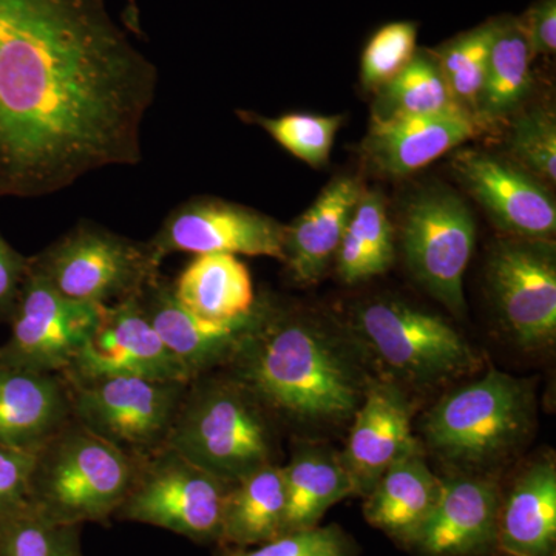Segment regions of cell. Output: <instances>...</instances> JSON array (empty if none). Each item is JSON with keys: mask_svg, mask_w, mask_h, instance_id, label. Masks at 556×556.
I'll return each mask as SVG.
<instances>
[{"mask_svg": "<svg viewBox=\"0 0 556 556\" xmlns=\"http://www.w3.org/2000/svg\"><path fill=\"white\" fill-rule=\"evenodd\" d=\"M156 84L105 0H0V197L138 164Z\"/></svg>", "mask_w": 556, "mask_h": 556, "instance_id": "obj_1", "label": "cell"}, {"mask_svg": "<svg viewBox=\"0 0 556 556\" xmlns=\"http://www.w3.org/2000/svg\"><path fill=\"white\" fill-rule=\"evenodd\" d=\"M350 325L270 300L260 327L222 368L294 441H324L350 428L376 375Z\"/></svg>", "mask_w": 556, "mask_h": 556, "instance_id": "obj_2", "label": "cell"}, {"mask_svg": "<svg viewBox=\"0 0 556 556\" xmlns=\"http://www.w3.org/2000/svg\"><path fill=\"white\" fill-rule=\"evenodd\" d=\"M536 420L535 382L490 368L439 399L417 439L450 471L495 475L525 452Z\"/></svg>", "mask_w": 556, "mask_h": 556, "instance_id": "obj_3", "label": "cell"}, {"mask_svg": "<svg viewBox=\"0 0 556 556\" xmlns=\"http://www.w3.org/2000/svg\"><path fill=\"white\" fill-rule=\"evenodd\" d=\"M280 434L257 399L218 369L190 380L164 447L233 484L278 464Z\"/></svg>", "mask_w": 556, "mask_h": 556, "instance_id": "obj_4", "label": "cell"}, {"mask_svg": "<svg viewBox=\"0 0 556 556\" xmlns=\"http://www.w3.org/2000/svg\"><path fill=\"white\" fill-rule=\"evenodd\" d=\"M139 457L72 419L36 453L28 503L61 525H108L134 484Z\"/></svg>", "mask_w": 556, "mask_h": 556, "instance_id": "obj_5", "label": "cell"}, {"mask_svg": "<svg viewBox=\"0 0 556 556\" xmlns=\"http://www.w3.org/2000/svg\"><path fill=\"white\" fill-rule=\"evenodd\" d=\"M351 331L380 376L399 387L438 390L471 378L482 357L444 317L404 300L372 299L354 309Z\"/></svg>", "mask_w": 556, "mask_h": 556, "instance_id": "obj_6", "label": "cell"}, {"mask_svg": "<svg viewBox=\"0 0 556 556\" xmlns=\"http://www.w3.org/2000/svg\"><path fill=\"white\" fill-rule=\"evenodd\" d=\"M30 266L64 298L105 306L141 294L160 276L161 263L148 241L79 222L30 257Z\"/></svg>", "mask_w": 556, "mask_h": 556, "instance_id": "obj_7", "label": "cell"}, {"mask_svg": "<svg viewBox=\"0 0 556 556\" xmlns=\"http://www.w3.org/2000/svg\"><path fill=\"white\" fill-rule=\"evenodd\" d=\"M228 482L169 447L139 457L134 484L115 519L160 527L197 544H215Z\"/></svg>", "mask_w": 556, "mask_h": 556, "instance_id": "obj_8", "label": "cell"}, {"mask_svg": "<svg viewBox=\"0 0 556 556\" xmlns=\"http://www.w3.org/2000/svg\"><path fill=\"white\" fill-rule=\"evenodd\" d=\"M409 273L456 316L466 311L464 276L477 241L470 208L447 188H428L409 200L402 223Z\"/></svg>", "mask_w": 556, "mask_h": 556, "instance_id": "obj_9", "label": "cell"}, {"mask_svg": "<svg viewBox=\"0 0 556 556\" xmlns=\"http://www.w3.org/2000/svg\"><path fill=\"white\" fill-rule=\"evenodd\" d=\"M67 383L73 419L97 437L137 456L150 455L166 445L189 386L144 378L67 380Z\"/></svg>", "mask_w": 556, "mask_h": 556, "instance_id": "obj_10", "label": "cell"}, {"mask_svg": "<svg viewBox=\"0 0 556 556\" xmlns=\"http://www.w3.org/2000/svg\"><path fill=\"white\" fill-rule=\"evenodd\" d=\"M490 299L508 338L536 353L556 339V257L551 240L506 237L486 263Z\"/></svg>", "mask_w": 556, "mask_h": 556, "instance_id": "obj_11", "label": "cell"}, {"mask_svg": "<svg viewBox=\"0 0 556 556\" xmlns=\"http://www.w3.org/2000/svg\"><path fill=\"white\" fill-rule=\"evenodd\" d=\"M101 306L64 298L28 269L10 338L0 345V365L64 375L100 320Z\"/></svg>", "mask_w": 556, "mask_h": 556, "instance_id": "obj_12", "label": "cell"}, {"mask_svg": "<svg viewBox=\"0 0 556 556\" xmlns=\"http://www.w3.org/2000/svg\"><path fill=\"white\" fill-rule=\"evenodd\" d=\"M287 226L254 208L197 197L178 204L148 241L160 263L172 254H230L283 262Z\"/></svg>", "mask_w": 556, "mask_h": 556, "instance_id": "obj_13", "label": "cell"}, {"mask_svg": "<svg viewBox=\"0 0 556 556\" xmlns=\"http://www.w3.org/2000/svg\"><path fill=\"white\" fill-rule=\"evenodd\" d=\"M62 376L70 382L108 378L192 380L150 324L138 295L101 306L97 328Z\"/></svg>", "mask_w": 556, "mask_h": 556, "instance_id": "obj_14", "label": "cell"}, {"mask_svg": "<svg viewBox=\"0 0 556 556\" xmlns=\"http://www.w3.org/2000/svg\"><path fill=\"white\" fill-rule=\"evenodd\" d=\"M138 300L164 345L192 380L225 368L244 340L260 327L270 302L258 299L251 313L232 320H206L189 313L178 302L174 285L161 274L146 285Z\"/></svg>", "mask_w": 556, "mask_h": 556, "instance_id": "obj_15", "label": "cell"}, {"mask_svg": "<svg viewBox=\"0 0 556 556\" xmlns=\"http://www.w3.org/2000/svg\"><path fill=\"white\" fill-rule=\"evenodd\" d=\"M453 169L507 237L551 240L555 236L554 197L517 163L467 150L456 155Z\"/></svg>", "mask_w": 556, "mask_h": 556, "instance_id": "obj_16", "label": "cell"}, {"mask_svg": "<svg viewBox=\"0 0 556 556\" xmlns=\"http://www.w3.org/2000/svg\"><path fill=\"white\" fill-rule=\"evenodd\" d=\"M441 481L437 507L405 548L416 556H489L503 495L495 475L450 471Z\"/></svg>", "mask_w": 556, "mask_h": 556, "instance_id": "obj_17", "label": "cell"}, {"mask_svg": "<svg viewBox=\"0 0 556 556\" xmlns=\"http://www.w3.org/2000/svg\"><path fill=\"white\" fill-rule=\"evenodd\" d=\"M419 448L422 445L413 428L407 390L376 376L348 428L345 448L340 452L354 495L367 496L388 468Z\"/></svg>", "mask_w": 556, "mask_h": 556, "instance_id": "obj_18", "label": "cell"}, {"mask_svg": "<svg viewBox=\"0 0 556 556\" xmlns=\"http://www.w3.org/2000/svg\"><path fill=\"white\" fill-rule=\"evenodd\" d=\"M489 556H556L554 453L530 459L503 490Z\"/></svg>", "mask_w": 556, "mask_h": 556, "instance_id": "obj_19", "label": "cell"}, {"mask_svg": "<svg viewBox=\"0 0 556 556\" xmlns=\"http://www.w3.org/2000/svg\"><path fill=\"white\" fill-rule=\"evenodd\" d=\"M475 123L477 118L464 110L372 118L365 139V155L380 174L407 177L473 137Z\"/></svg>", "mask_w": 556, "mask_h": 556, "instance_id": "obj_20", "label": "cell"}, {"mask_svg": "<svg viewBox=\"0 0 556 556\" xmlns=\"http://www.w3.org/2000/svg\"><path fill=\"white\" fill-rule=\"evenodd\" d=\"M72 419L64 376L0 365V444L39 450Z\"/></svg>", "mask_w": 556, "mask_h": 556, "instance_id": "obj_21", "label": "cell"}, {"mask_svg": "<svg viewBox=\"0 0 556 556\" xmlns=\"http://www.w3.org/2000/svg\"><path fill=\"white\" fill-rule=\"evenodd\" d=\"M364 190L356 178H336L316 203L285 229L283 263L302 287L317 283L334 262L348 222Z\"/></svg>", "mask_w": 556, "mask_h": 556, "instance_id": "obj_22", "label": "cell"}, {"mask_svg": "<svg viewBox=\"0 0 556 556\" xmlns=\"http://www.w3.org/2000/svg\"><path fill=\"white\" fill-rule=\"evenodd\" d=\"M442 481L428 467L424 448L393 464L365 496L364 517L402 547L437 507Z\"/></svg>", "mask_w": 556, "mask_h": 556, "instance_id": "obj_23", "label": "cell"}, {"mask_svg": "<svg viewBox=\"0 0 556 556\" xmlns=\"http://www.w3.org/2000/svg\"><path fill=\"white\" fill-rule=\"evenodd\" d=\"M283 473L287 486L283 533L318 526L334 504L356 496L340 452L329 447L328 442L295 441Z\"/></svg>", "mask_w": 556, "mask_h": 556, "instance_id": "obj_24", "label": "cell"}, {"mask_svg": "<svg viewBox=\"0 0 556 556\" xmlns=\"http://www.w3.org/2000/svg\"><path fill=\"white\" fill-rule=\"evenodd\" d=\"M172 285L178 302L206 320H232L257 305L251 273L237 255H195Z\"/></svg>", "mask_w": 556, "mask_h": 556, "instance_id": "obj_25", "label": "cell"}, {"mask_svg": "<svg viewBox=\"0 0 556 556\" xmlns=\"http://www.w3.org/2000/svg\"><path fill=\"white\" fill-rule=\"evenodd\" d=\"M285 511L283 466L260 468L229 486L217 546L254 547L268 543L283 533Z\"/></svg>", "mask_w": 556, "mask_h": 556, "instance_id": "obj_26", "label": "cell"}, {"mask_svg": "<svg viewBox=\"0 0 556 556\" xmlns=\"http://www.w3.org/2000/svg\"><path fill=\"white\" fill-rule=\"evenodd\" d=\"M396 258L394 230L379 190H364L340 241L336 273L350 287L382 276Z\"/></svg>", "mask_w": 556, "mask_h": 556, "instance_id": "obj_27", "label": "cell"}, {"mask_svg": "<svg viewBox=\"0 0 556 556\" xmlns=\"http://www.w3.org/2000/svg\"><path fill=\"white\" fill-rule=\"evenodd\" d=\"M532 51L519 20L501 17L486 64L484 86L477 104L478 116L506 118L521 104L530 89Z\"/></svg>", "mask_w": 556, "mask_h": 556, "instance_id": "obj_28", "label": "cell"}, {"mask_svg": "<svg viewBox=\"0 0 556 556\" xmlns=\"http://www.w3.org/2000/svg\"><path fill=\"white\" fill-rule=\"evenodd\" d=\"M378 90L372 118L433 115L463 110L453 100L437 58L430 51H417L407 67Z\"/></svg>", "mask_w": 556, "mask_h": 556, "instance_id": "obj_29", "label": "cell"}, {"mask_svg": "<svg viewBox=\"0 0 556 556\" xmlns=\"http://www.w3.org/2000/svg\"><path fill=\"white\" fill-rule=\"evenodd\" d=\"M497 27L500 20L485 22L448 40L433 53L453 100L473 118Z\"/></svg>", "mask_w": 556, "mask_h": 556, "instance_id": "obj_30", "label": "cell"}, {"mask_svg": "<svg viewBox=\"0 0 556 556\" xmlns=\"http://www.w3.org/2000/svg\"><path fill=\"white\" fill-rule=\"evenodd\" d=\"M80 526L61 525L30 503L0 515V556H84Z\"/></svg>", "mask_w": 556, "mask_h": 556, "instance_id": "obj_31", "label": "cell"}, {"mask_svg": "<svg viewBox=\"0 0 556 556\" xmlns=\"http://www.w3.org/2000/svg\"><path fill=\"white\" fill-rule=\"evenodd\" d=\"M248 118L268 131L269 137L295 159L305 161L313 167H321L327 163L336 134L342 126L340 116L306 113H289L277 118L248 115Z\"/></svg>", "mask_w": 556, "mask_h": 556, "instance_id": "obj_32", "label": "cell"}, {"mask_svg": "<svg viewBox=\"0 0 556 556\" xmlns=\"http://www.w3.org/2000/svg\"><path fill=\"white\" fill-rule=\"evenodd\" d=\"M514 163L540 181H556V119L546 109H532L522 113L508 139Z\"/></svg>", "mask_w": 556, "mask_h": 556, "instance_id": "obj_33", "label": "cell"}, {"mask_svg": "<svg viewBox=\"0 0 556 556\" xmlns=\"http://www.w3.org/2000/svg\"><path fill=\"white\" fill-rule=\"evenodd\" d=\"M415 22H391L379 28L362 53V83L368 89H380L396 78L417 53Z\"/></svg>", "mask_w": 556, "mask_h": 556, "instance_id": "obj_34", "label": "cell"}, {"mask_svg": "<svg viewBox=\"0 0 556 556\" xmlns=\"http://www.w3.org/2000/svg\"><path fill=\"white\" fill-rule=\"evenodd\" d=\"M217 556H357L358 547L342 527L316 526L281 533L254 547L217 546Z\"/></svg>", "mask_w": 556, "mask_h": 556, "instance_id": "obj_35", "label": "cell"}, {"mask_svg": "<svg viewBox=\"0 0 556 556\" xmlns=\"http://www.w3.org/2000/svg\"><path fill=\"white\" fill-rule=\"evenodd\" d=\"M38 450L0 444V515L28 503L33 466Z\"/></svg>", "mask_w": 556, "mask_h": 556, "instance_id": "obj_36", "label": "cell"}, {"mask_svg": "<svg viewBox=\"0 0 556 556\" xmlns=\"http://www.w3.org/2000/svg\"><path fill=\"white\" fill-rule=\"evenodd\" d=\"M30 269V257L16 251L0 232V321L9 324Z\"/></svg>", "mask_w": 556, "mask_h": 556, "instance_id": "obj_37", "label": "cell"}, {"mask_svg": "<svg viewBox=\"0 0 556 556\" xmlns=\"http://www.w3.org/2000/svg\"><path fill=\"white\" fill-rule=\"evenodd\" d=\"M529 40L532 56H548L556 50V0H538L518 17Z\"/></svg>", "mask_w": 556, "mask_h": 556, "instance_id": "obj_38", "label": "cell"}]
</instances>
